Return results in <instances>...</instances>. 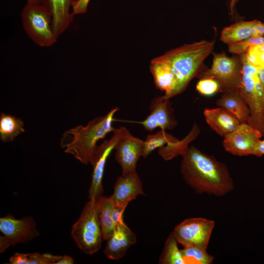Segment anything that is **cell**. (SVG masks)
Wrapping results in <instances>:
<instances>
[{
  "instance_id": "1",
  "label": "cell",
  "mask_w": 264,
  "mask_h": 264,
  "mask_svg": "<svg viewBox=\"0 0 264 264\" xmlns=\"http://www.w3.org/2000/svg\"><path fill=\"white\" fill-rule=\"evenodd\" d=\"M181 157L180 170L182 177L196 193L222 197L234 189L227 166L214 156L191 146Z\"/></svg>"
},
{
  "instance_id": "2",
  "label": "cell",
  "mask_w": 264,
  "mask_h": 264,
  "mask_svg": "<svg viewBox=\"0 0 264 264\" xmlns=\"http://www.w3.org/2000/svg\"><path fill=\"white\" fill-rule=\"evenodd\" d=\"M119 108L111 109L105 115L91 120L85 126L78 125L66 131L60 140L64 152L72 155L84 165L90 163L98 141L115 130L113 117Z\"/></svg>"
},
{
  "instance_id": "3",
  "label": "cell",
  "mask_w": 264,
  "mask_h": 264,
  "mask_svg": "<svg viewBox=\"0 0 264 264\" xmlns=\"http://www.w3.org/2000/svg\"><path fill=\"white\" fill-rule=\"evenodd\" d=\"M215 41L201 40L166 52L161 58L171 68L176 82L171 98L182 93L200 72L203 62L213 51Z\"/></svg>"
},
{
  "instance_id": "4",
  "label": "cell",
  "mask_w": 264,
  "mask_h": 264,
  "mask_svg": "<svg viewBox=\"0 0 264 264\" xmlns=\"http://www.w3.org/2000/svg\"><path fill=\"white\" fill-rule=\"evenodd\" d=\"M100 198L89 200L85 204L71 231L78 247L88 255L97 252L100 249L103 240L99 218Z\"/></svg>"
},
{
  "instance_id": "5",
  "label": "cell",
  "mask_w": 264,
  "mask_h": 264,
  "mask_svg": "<svg viewBox=\"0 0 264 264\" xmlns=\"http://www.w3.org/2000/svg\"><path fill=\"white\" fill-rule=\"evenodd\" d=\"M240 56L242 68L238 90L250 110L248 124L264 134V88L257 68L248 63L245 54Z\"/></svg>"
},
{
  "instance_id": "6",
  "label": "cell",
  "mask_w": 264,
  "mask_h": 264,
  "mask_svg": "<svg viewBox=\"0 0 264 264\" xmlns=\"http://www.w3.org/2000/svg\"><path fill=\"white\" fill-rule=\"evenodd\" d=\"M24 29L29 37L41 47L54 44L58 37L52 27V16L42 3H28L22 11Z\"/></svg>"
},
{
  "instance_id": "7",
  "label": "cell",
  "mask_w": 264,
  "mask_h": 264,
  "mask_svg": "<svg viewBox=\"0 0 264 264\" xmlns=\"http://www.w3.org/2000/svg\"><path fill=\"white\" fill-rule=\"evenodd\" d=\"M242 64L241 57H229L225 54H214L212 66L203 72L200 78H212L220 84V91L238 89L240 84Z\"/></svg>"
},
{
  "instance_id": "8",
  "label": "cell",
  "mask_w": 264,
  "mask_h": 264,
  "mask_svg": "<svg viewBox=\"0 0 264 264\" xmlns=\"http://www.w3.org/2000/svg\"><path fill=\"white\" fill-rule=\"evenodd\" d=\"M215 226L214 220L201 217L185 219L172 231L178 243L183 247H193L207 250Z\"/></svg>"
},
{
  "instance_id": "9",
  "label": "cell",
  "mask_w": 264,
  "mask_h": 264,
  "mask_svg": "<svg viewBox=\"0 0 264 264\" xmlns=\"http://www.w3.org/2000/svg\"><path fill=\"white\" fill-rule=\"evenodd\" d=\"M0 252L2 253L10 246L27 243L39 236L36 223L31 217L17 219L12 215L0 218Z\"/></svg>"
},
{
  "instance_id": "10",
  "label": "cell",
  "mask_w": 264,
  "mask_h": 264,
  "mask_svg": "<svg viewBox=\"0 0 264 264\" xmlns=\"http://www.w3.org/2000/svg\"><path fill=\"white\" fill-rule=\"evenodd\" d=\"M124 128V127L115 128L112 132V136L96 147L90 162L93 171L91 184L88 192L89 200L98 199L103 196L104 188L102 179L106 161L111 152L114 150Z\"/></svg>"
},
{
  "instance_id": "11",
  "label": "cell",
  "mask_w": 264,
  "mask_h": 264,
  "mask_svg": "<svg viewBox=\"0 0 264 264\" xmlns=\"http://www.w3.org/2000/svg\"><path fill=\"white\" fill-rule=\"evenodd\" d=\"M143 142L125 127L114 149L115 159L121 168L122 175L136 172L137 161L142 155Z\"/></svg>"
},
{
  "instance_id": "12",
  "label": "cell",
  "mask_w": 264,
  "mask_h": 264,
  "mask_svg": "<svg viewBox=\"0 0 264 264\" xmlns=\"http://www.w3.org/2000/svg\"><path fill=\"white\" fill-rule=\"evenodd\" d=\"M263 134L248 124H241L233 132L224 137L222 145L228 153L240 156L253 155Z\"/></svg>"
},
{
  "instance_id": "13",
  "label": "cell",
  "mask_w": 264,
  "mask_h": 264,
  "mask_svg": "<svg viewBox=\"0 0 264 264\" xmlns=\"http://www.w3.org/2000/svg\"><path fill=\"white\" fill-rule=\"evenodd\" d=\"M169 99L163 95L154 98L150 104V113L145 119L136 123L150 132L157 128L165 131L174 128L177 121Z\"/></svg>"
},
{
  "instance_id": "14",
  "label": "cell",
  "mask_w": 264,
  "mask_h": 264,
  "mask_svg": "<svg viewBox=\"0 0 264 264\" xmlns=\"http://www.w3.org/2000/svg\"><path fill=\"white\" fill-rule=\"evenodd\" d=\"M144 195L142 182L137 172L122 175L116 179L113 192L110 197L114 205L129 204L137 197Z\"/></svg>"
},
{
  "instance_id": "15",
  "label": "cell",
  "mask_w": 264,
  "mask_h": 264,
  "mask_svg": "<svg viewBox=\"0 0 264 264\" xmlns=\"http://www.w3.org/2000/svg\"><path fill=\"white\" fill-rule=\"evenodd\" d=\"M104 252L111 260L122 258L128 250L136 242V236L125 223L115 226L111 236L107 240Z\"/></svg>"
},
{
  "instance_id": "16",
  "label": "cell",
  "mask_w": 264,
  "mask_h": 264,
  "mask_svg": "<svg viewBox=\"0 0 264 264\" xmlns=\"http://www.w3.org/2000/svg\"><path fill=\"white\" fill-rule=\"evenodd\" d=\"M203 115L210 127L223 137L233 132L241 124L232 113L221 107L206 109Z\"/></svg>"
},
{
  "instance_id": "17",
  "label": "cell",
  "mask_w": 264,
  "mask_h": 264,
  "mask_svg": "<svg viewBox=\"0 0 264 264\" xmlns=\"http://www.w3.org/2000/svg\"><path fill=\"white\" fill-rule=\"evenodd\" d=\"M75 0H42V3L51 14L52 27L58 37L68 27L74 16L70 12V7Z\"/></svg>"
},
{
  "instance_id": "18",
  "label": "cell",
  "mask_w": 264,
  "mask_h": 264,
  "mask_svg": "<svg viewBox=\"0 0 264 264\" xmlns=\"http://www.w3.org/2000/svg\"><path fill=\"white\" fill-rule=\"evenodd\" d=\"M150 68L155 87L164 92L165 98L170 99L176 78L170 66L159 56L151 61Z\"/></svg>"
},
{
  "instance_id": "19",
  "label": "cell",
  "mask_w": 264,
  "mask_h": 264,
  "mask_svg": "<svg viewBox=\"0 0 264 264\" xmlns=\"http://www.w3.org/2000/svg\"><path fill=\"white\" fill-rule=\"evenodd\" d=\"M216 104L220 107L224 108L232 113L241 124H248L250 110L238 89H231L222 92Z\"/></svg>"
},
{
  "instance_id": "20",
  "label": "cell",
  "mask_w": 264,
  "mask_h": 264,
  "mask_svg": "<svg viewBox=\"0 0 264 264\" xmlns=\"http://www.w3.org/2000/svg\"><path fill=\"white\" fill-rule=\"evenodd\" d=\"M200 133V129L196 123H194L189 133L182 140L170 143L160 148L158 154L165 160H170L181 156L187 148L189 143L194 141Z\"/></svg>"
},
{
  "instance_id": "21",
  "label": "cell",
  "mask_w": 264,
  "mask_h": 264,
  "mask_svg": "<svg viewBox=\"0 0 264 264\" xmlns=\"http://www.w3.org/2000/svg\"><path fill=\"white\" fill-rule=\"evenodd\" d=\"M254 21L238 22L224 27L220 33L221 41L229 45L250 37Z\"/></svg>"
},
{
  "instance_id": "22",
  "label": "cell",
  "mask_w": 264,
  "mask_h": 264,
  "mask_svg": "<svg viewBox=\"0 0 264 264\" xmlns=\"http://www.w3.org/2000/svg\"><path fill=\"white\" fill-rule=\"evenodd\" d=\"M23 121L11 114L1 112L0 114V139L3 142H10L19 134L25 132Z\"/></svg>"
},
{
  "instance_id": "23",
  "label": "cell",
  "mask_w": 264,
  "mask_h": 264,
  "mask_svg": "<svg viewBox=\"0 0 264 264\" xmlns=\"http://www.w3.org/2000/svg\"><path fill=\"white\" fill-rule=\"evenodd\" d=\"M113 207L114 205L110 197L102 196L100 198L99 218L103 240H107L109 238L115 228L112 218Z\"/></svg>"
},
{
  "instance_id": "24",
  "label": "cell",
  "mask_w": 264,
  "mask_h": 264,
  "mask_svg": "<svg viewBox=\"0 0 264 264\" xmlns=\"http://www.w3.org/2000/svg\"><path fill=\"white\" fill-rule=\"evenodd\" d=\"M62 256L49 253H16L9 259L11 264H55Z\"/></svg>"
},
{
  "instance_id": "25",
  "label": "cell",
  "mask_w": 264,
  "mask_h": 264,
  "mask_svg": "<svg viewBox=\"0 0 264 264\" xmlns=\"http://www.w3.org/2000/svg\"><path fill=\"white\" fill-rule=\"evenodd\" d=\"M178 140L177 138L166 132L165 130H160L155 133L149 134L143 142L142 157L145 158L154 150Z\"/></svg>"
},
{
  "instance_id": "26",
  "label": "cell",
  "mask_w": 264,
  "mask_h": 264,
  "mask_svg": "<svg viewBox=\"0 0 264 264\" xmlns=\"http://www.w3.org/2000/svg\"><path fill=\"white\" fill-rule=\"evenodd\" d=\"M178 242L172 232L167 238L159 258L160 264H185Z\"/></svg>"
},
{
  "instance_id": "27",
  "label": "cell",
  "mask_w": 264,
  "mask_h": 264,
  "mask_svg": "<svg viewBox=\"0 0 264 264\" xmlns=\"http://www.w3.org/2000/svg\"><path fill=\"white\" fill-rule=\"evenodd\" d=\"M185 264H212L214 257L207 250L193 247L181 249Z\"/></svg>"
},
{
  "instance_id": "28",
  "label": "cell",
  "mask_w": 264,
  "mask_h": 264,
  "mask_svg": "<svg viewBox=\"0 0 264 264\" xmlns=\"http://www.w3.org/2000/svg\"><path fill=\"white\" fill-rule=\"evenodd\" d=\"M259 44H264V37H250L241 42L229 44L228 51L230 53L241 56L245 54L251 46Z\"/></svg>"
},
{
  "instance_id": "29",
  "label": "cell",
  "mask_w": 264,
  "mask_h": 264,
  "mask_svg": "<svg viewBox=\"0 0 264 264\" xmlns=\"http://www.w3.org/2000/svg\"><path fill=\"white\" fill-rule=\"evenodd\" d=\"M245 55L250 65L256 68H264V44L251 46Z\"/></svg>"
},
{
  "instance_id": "30",
  "label": "cell",
  "mask_w": 264,
  "mask_h": 264,
  "mask_svg": "<svg viewBox=\"0 0 264 264\" xmlns=\"http://www.w3.org/2000/svg\"><path fill=\"white\" fill-rule=\"evenodd\" d=\"M196 89L202 95L211 96L220 90V86L214 78H202L198 82Z\"/></svg>"
},
{
  "instance_id": "31",
  "label": "cell",
  "mask_w": 264,
  "mask_h": 264,
  "mask_svg": "<svg viewBox=\"0 0 264 264\" xmlns=\"http://www.w3.org/2000/svg\"><path fill=\"white\" fill-rule=\"evenodd\" d=\"M127 206L128 204L123 205H114L112 213V218L115 226L119 223H125L123 219V215Z\"/></svg>"
},
{
  "instance_id": "32",
  "label": "cell",
  "mask_w": 264,
  "mask_h": 264,
  "mask_svg": "<svg viewBox=\"0 0 264 264\" xmlns=\"http://www.w3.org/2000/svg\"><path fill=\"white\" fill-rule=\"evenodd\" d=\"M89 1L90 0H75L72 4V15L74 16L86 13Z\"/></svg>"
},
{
  "instance_id": "33",
  "label": "cell",
  "mask_w": 264,
  "mask_h": 264,
  "mask_svg": "<svg viewBox=\"0 0 264 264\" xmlns=\"http://www.w3.org/2000/svg\"><path fill=\"white\" fill-rule=\"evenodd\" d=\"M251 37L254 38L264 37V23L263 22L255 20L251 28Z\"/></svg>"
},
{
  "instance_id": "34",
  "label": "cell",
  "mask_w": 264,
  "mask_h": 264,
  "mask_svg": "<svg viewBox=\"0 0 264 264\" xmlns=\"http://www.w3.org/2000/svg\"><path fill=\"white\" fill-rule=\"evenodd\" d=\"M253 155L261 157L264 155V139L258 142Z\"/></svg>"
},
{
  "instance_id": "35",
  "label": "cell",
  "mask_w": 264,
  "mask_h": 264,
  "mask_svg": "<svg viewBox=\"0 0 264 264\" xmlns=\"http://www.w3.org/2000/svg\"><path fill=\"white\" fill-rule=\"evenodd\" d=\"M74 263V260L72 257L67 255L62 256L61 259L57 261L55 264H72Z\"/></svg>"
},
{
  "instance_id": "36",
  "label": "cell",
  "mask_w": 264,
  "mask_h": 264,
  "mask_svg": "<svg viewBox=\"0 0 264 264\" xmlns=\"http://www.w3.org/2000/svg\"><path fill=\"white\" fill-rule=\"evenodd\" d=\"M257 70L259 79L264 88V68H259Z\"/></svg>"
},
{
  "instance_id": "37",
  "label": "cell",
  "mask_w": 264,
  "mask_h": 264,
  "mask_svg": "<svg viewBox=\"0 0 264 264\" xmlns=\"http://www.w3.org/2000/svg\"><path fill=\"white\" fill-rule=\"evenodd\" d=\"M239 0H230L229 2V8L231 12V14L233 15L234 12L235 7L236 3Z\"/></svg>"
},
{
  "instance_id": "38",
  "label": "cell",
  "mask_w": 264,
  "mask_h": 264,
  "mask_svg": "<svg viewBox=\"0 0 264 264\" xmlns=\"http://www.w3.org/2000/svg\"><path fill=\"white\" fill-rule=\"evenodd\" d=\"M28 3H42V0H26Z\"/></svg>"
},
{
  "instance_id": "39",
  "label": "cell",
  "mask_w": 264,
  "mask_h": 264,
  "mask_svg": "<svg viewBox=\"0 0 264 264\" xmlns=\"http://www.w3.org/2000/svg\"><path fill=\"white\" fill-rule=\"evenodd\" d=\"M263 23H264V22Z\"/></svg>"
}]
</instances>
